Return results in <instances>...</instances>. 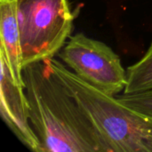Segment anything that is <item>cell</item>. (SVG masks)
<instances>
[{"label":"cell","instance_id":"cell-1","mask_svg":"<svg viewBox=\"0 0 152 152\" xmlns=\"http://www.w3.org/2000/svg\"><path fill=\"white\" fill-rule=\"evenodd\" d=\"M29 122L42 152H111L75 98L45 61L22 69Z\"/></svg>","mask_w":152,"mask_h":152},{"label":"cell","instance_id":"cell-2","mask_svg":"<svg viewBox=\"0 0 152 152\" xmlns=\"http://www.w3.org/2000/svg\"><path fill=\"white\" fill-rule=\"evenodd\" d=\"M75 98L111 152H152V118L122 103L54 58L44 61Z\"/></svg>","mask_w":152,"mask_h":152},{"label":"cell","instance_id":"cell-3","mask_svg":"<svg viewBox=\"0 0 152 152\" xmlns=\"http://www.w3.org/2000/svg\"><path fill=\"white\" fill-rule=\"evenodd\" d=\"M68 0H18L22 67L53 58L73 29Z\"/></svg>","mask_w":152,"mask_h":152},{"label":"cell","instance_id":"cell-4","mask_svg":"<svg viewBox=\"0 0 152 152\" xmlns=\"http://www.w3.org/2000/svg\"><path fill=\"white\" fill-rule=\"evenodd\" d=\"M57 56L81 79L110 95L126 88L127 73L119 56L106 44L84 33L69 37Z\"/></svg>","mask_w":152,"mask_h":152},{"label":"cell","instance_id":"cell-5","mask_svg":"<svg viewBox=\"0 0 152 152\" xmlns=\"http://www.w3.org/2000/svg\"><path fill=\"white\" fill-rule=\"evenodd\" d=\"M0 68L1 118L11 132L28 150L42 152L40 142L29 122V106L24 87L15 83L2 53H0Z\"/></svg>","mask_w":152,"mask_h":152},{"label":"cell","instance_id":"cell-6","mask_svg":"<svg viewBox=\"0 0 152 152\" xmlns=\"http://www.w3.org/2000/svg\"><path fill=\"white\" fill-rule=\"evenodd\" d=\"M0 53L4 55L15 83L25 88L18 23V0H0Z\"/></svg>","mask_w":152,"mask_h":152},{"label":"cell","instance_id":"cell-7","mask_svg":"<svg viewBox=\"0 0 152 152\" xmlns=\"http://www.w3.org/2000/svg\"><path fill=\"white\" fill-rule=\"evenodd\" d=\"M127 82L125 94L152 89V41L143 57L126 69Z\"/></svg>","mask_w":152,"mask_h":152},{"label":"cell","instance_id":"cell-8","mask_svg":"<svg viewBox=\"0 0 152 152\" xmlns=\"http://www.w3.org/2000/svg\"><path fill=\"white\" fill-rule=\"evenodd\" d=\"M117 98L133 110L152 118V89L130 94H123Z\"/></svg>","mask_w":152,"mask_h":152}]
</instances>
